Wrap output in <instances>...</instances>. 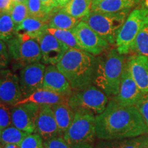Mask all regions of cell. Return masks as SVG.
Segmentation results:
<instances>
[{
  "instance_id": "cell-1",
  "label": "cell",
  "mask_w": 148,
  "mask_h": 148,
  "mask_svg": "<svg viewBox=\"0 0 148 148\" xmlns=\"http://www.w3.org/2000/svg\"><path fill=\"white\" fill-rule=\"evenodd\" d=\"M96 136L120 140L147 134L148 127L136 106H123L112 99L102 113L95 116Z\"/></svg>"
},
{
  "instance_id": "cell-2",
  "label": "cell",
  "mask_w": 148,
  "mask_h": 148,
  "mask_svg": "<svg viewBox=\"0 0 148 148\" xmlns=\"http://www.w3.org/2000/svg\"><path fill=\"white\" fill-rule=\"evenodd\" d=\"M97 60L87 51L69 49L56 66L69 81L72 90H80L93 83Z\"/></svg>"
},
{
  "instance_id": "cell-3",
  "label": "cell",
  "mask_w": 148,
  "mask_h": 148,
  "mask_svg": "<svg viewBox=\"0 0 148 148\" xmlns=\"http://www.w3.org/2000/svg\"><path fill=\"white\" fill-rule=\"evenodd\" d=\"M93 83L108 97L117 95L125 63L124 56L116 49H111L97 58Z\"/></svg>"
},
{
  "instance_id": "cell-4",
  "label": "cell",
  "mask_w": 148,
  "mask_h": 148,
  "mask_svg": "<svg viewBox=\"0 0 148 148\" xmlns=\"http://www.w3.org/2000/svg\"><path fill=\"white\" fill-rule=\"evenodd\" d=\"M128 10L114 13H102L90 11L81 19L109 44L116 42L120 29L129 14Z\"/></svg>"
},
{
  "instance_id": "cell-5",
  "label": "cell",
  "mask_w": 148,
  "mask_h": 148,
  "mask_svg": "<svg viewBox=\"0 0 148 148\" xmlns=\"http://www.w3.org/2000/svg\"><path fill=\"white\" fill-rule=\"evenodd\" d=\"M9 56L16 67L39 62L42 55L36 39L25 34H17L6 42Z\"/></svg>"
},
{
  "instance_id": "cell-6",
  "label": "cell",
  "mask_w": 148,
  "mask_h": 148,
  "mask_svg": "<svg viewBox=\"0 0 148 148\" xmlns=\"http://www.w3.org/2000/svg\"><path fill=\"white\" fill-rule=\"evenodd\" d=\"M148 22V9L142 6L135 8L127 16L116 37L115 45L120 54L130 52L133 42Z\"/></svg>"
},
{
  "instance_id": "cell-7",
  "label": "cell",
  "mask_w": 148,
  "mask_h": 148,
  "mask_svg": "<svg viewBox=\"0 0 148 148\" xmlns=\"http://www.w3.org/2000/svg\"><path fill=\"white\" fill-rule=\"evenodd\" d=\"M95 116L87 110H78L63 138L71 146L91 143L96 136Z\"/></svg>"
},
{
  "instance_id": "cell-8",
  "label": "cell",
  "mask_w": 148,
  "mask_h": 148,
  "mask_svg": "<svg viewBox=\"0 0 148 148\" xmlns=\"http://www.w3.org/2000/svg\"><path fill=\"white\" fill-rule=\"evenodd\" d=\"M68 104L74 112L87 110L98 115L106 109L108 97L102 90L91 84L82 89L73 90L68 99Z\"/></svg>"
},
{
  "instance_id": "cell-9",
  "label": "cell",
  "mask_w": 148,
  "mask_h": 148,
  "mask_svg": "<svg viewBox=\"0 0 148 148\" xmlns=\"http://www.w3.org/2000/svg\"><path fill=\"white\" fill-rule=\"evenodd\" d=\"M81 49L91 53L99 55L108 47V42L94 32L86 23L82 21L71 29Z\"/></svg>"
},
{
  "instance_id": "cell-10",
  "label": "cell",
  "mask_w": 148,
  "mask_h": 148,
  "mask_svg": "<svg viewBox=\"0 0 148 148\" xmlns=\"http://www.w3.org/2000/svg\"><path fill=\"white\" fill-rule=\"evenodd\" d=\"M41 52V60L44 64L56 65L69 49L63 42L57 39L47 30L36 38Z\"/></svg>"
},
{
  "instance_id": "cell-11",
  "label": "cell",
  "mask_w": 148,
  "mask_h": 148,
  "mask_svg": "<svg viewBox=\"0 0 148 148\" xmlns=\"http://www.w3.org/2000/svg\"><path fill=\"white\" fill-rule=\"evenodd\" d=\"M39 108V105L34 103H25L12 106L11 108L12 125L28 134L34 132Z\"/></svg>"
},
{
  "instance_id": "cell-12",
  "label": "cell",
  "mask_w": 148,
  "mask_h": 148,
  "mask_svg": "<svg viewBox=\"0 0 148 148\" xmlns=\"http://www.w3.org/2000/svg\"><path fill=\"white\" fill-rule=\"evenodd\" d=\"M45 66L40 62H35L22 68L20 72L19 84L23 98L42 88Z\"/></svg>"
},
{
  "instance_id": "cell-13",
  "label": "cell",
  "mask_w": 148,
  "mask_h": 148,
  "mask_svg": "<svg viewBox=\"0 0 148 148\" xmlns=\"http://www.w3.org/2000/svg\"><path fill=\"white\" fill-rule=\"evenodd\" d=\"M22 99L18 77L10 70L0 71V102L14 106Z\"/></svg>"
},
{
  "instance_id": "cell-14",
  "label": "cell",
  "mask_w": 148,
  "mask_h": 148,
  "mask_svg": "<svg viewBox=\"0 0 148 148\" xmlns=\"http://www.w3.org/2000/svg\"><path fill=\"white\" fill-rule=\"evenodd\" d=\"M143 94L131 76L127 62H125L119 92L113 99L123 106H136Z\"/></svg>"
},
{
  "instance_id": "cell-15",
  "label": "cell",
  "mask_w": 148,
  "mask_h": 148,
  "mask_svg": "<svg viewBox=\"0 0 148 148\" xmlns=\"http://www.w3.org/2000/svg\"><path fill=\"white\" fill-rule=\"evenodd\" d=\"M42 88L67 97L73 92L67 79L56 66L51 64L45 67Z\"/></svg>"
},
{
  "instance_id": "cell-16",
  "label": "cell",
  "mask_w": 148,
  "mask_h": 148,
  "mask_svg": "<svg viewBox=\"0 0 148 148\" xmlns=\"http://www.w3.org/2000/svg\"><path fill=\"white\" fill-rule=\"evenodd\" d=\"M34 132L40 135L43 140L59 136L58 126L51 106L47 105L40 106Z\"/></svg>"
},
{
  "instance_id": "cell-17",
  "label": "cell",
  "mask_w": 148,
  "mask_h": 148,
  "mask_svg": "<svg viewBox=\"0 0 148 148\" xmlns=\"http://www.w3.org/2000/svg\"><path fill=\"white\" fill-rule=\"evenodd\" d=\"M127 67L135 83L143 93L148 92V57L134 55L127 61Z\"/></svg>"
},
{
  "instance_id": "cell-18",
  "label": "cell",
  "mask_w": 148,
  "mask_h": 148,
  "mask_svg": "<svg viewBox=\"0 0 148 148\" xmlns=\"http://www.w3.org/2000/svg\"><path fill=\"white\" fill-rule=\"evenodd\" d=\"M69 97L67 96L60 95L44 88H40L36 90L28 97L23 98L16 103V105L25 103H34L39 106L47 105V106H53L58 103L67 101Z\"/></svg>"
},
{
  "instance_id": "cell-19",
  "label": "cell",
  "mask_w": 148,
  "mask_h": 148,
  "mask_svg": "<svg viewBox=\"0 0 148 148\" xmlns=\"http://www.w3.org/2000/svg\"><path fill=\"white\" fill-rule=\"evenodd\" d=\"M136 3L133 0H92L90 11L114 13L128 9L130 10Z\"/></svg>"
},
{
  "instance_id": "cell-20",
  "label": "cell",
  "mask_w": 148,
  "mask_h": 148,
  "mask_svg": "<svg viewBox=\"0 0 148 148\" xmlns=\"http://www.w3.org/2000/svg\"><path fill=\"white\" fill-rule=\"evenodd\" d=\"M79 21V19L72 17L63 8H56L49 14L47 23L49 28L71 30Z\"/></svg>"
},
{
  "instance_id": "cell-21",
  "label": "cell",
  "mask_w": 148,
  "mask_h": 148,
  "mask_svg": "<svg viewBox=\"0 0 148 148\" xmlns=\"http://www.w3.org/2000/svg\"><path fill=\"white\" fill-rule=\"evenodd\" d=\"M58 126L59 136L63 137L73 121L75 112L68 104V101L51 106Z\"/></svg>"
},
{
  "instance_id": "cell-22",
  "label": "cell",
  "mask_w": 148,
  "mask_h": 148,
  "mask_svg": "<svg viewBox=\"0 0 148 148\" xmlns=\"http://www.w3.org/2000/svg\"><path fill=\"white\" fill-rule=\"evenodd\" d=\"M97 148H148V136L144 134L124 139L106 140L101 142Z\"/></svg>"
},
{
  "instance_id": "cell-23",
  "label": "cell",
  "mask_w": 148,
  "mask_h": 148,
  "mask_svg": "<svg viewBox=\"0 0 148 148\" xmlns=\"http://www.w3.org/2000/svg\"><path fill=\"white\" fill-rule=\"evenodd\" d=\"M47 21L28 16L16 26V34H25L36 39L42 32L47 30Z\"/></svg>"
},
{
  "instance_id": "cell-24",
  "label": "cell",
  "mask_w": 148,
  "mask_h": 148,
  "mask_svg": "<svg viewBox=\"0 0 148 148\" xmlns=\"http://www.w3.org/2000/svg\"><path fill=\"white\" fill-rule=\"evenodd\" d=\"M92 0H69L64 5V10L72 17L82 19L90 12Z\"/></svg>"
},
{
  "instance_id": "cell-25",
  "label": "cell",
  "mask_w": 148,
  "mask_h": 148,
  "mask_svg": "<svg viewBox=\"0 0 148 148\" xmlns=\"http://www.w3.org/2000/svg\"><path fill=\"white\" fill-rule=\"evenodd\" d=\"M16 25L9 13H0V40L7 42L16 35Z\"/></svg>"
},
{
  "instance_id": "cell-26",
  "label": "cell",
  "mask_w": 148,
  "mask_h": 148,
  "mask_svg": "<svg viewBox=\"0 0 148 148\" xmlns=\"http://www.w3.org/2000/svg\"><path fill=\"white\" fill-rule=\"evenodd\" d=\"M28 134H29L16 128V127L10 126L2 130L0 142L4 145L8 144L19 145L22 140Z\"/></svg>"
},
{
  "instance_id": "cell-27",
  "label": "cell",
  "mask_w": 148,
  "mask_h": 148,
  "mask_svg": "<svg viewBox=\"0 0 148 148\" xmlns=\"http://www.w3.org/2000/svg\"><path fill=\"white\" fill-rule=\"evenodd\" d=\"M130 51L148 57V22L144 25L133 42Z\"/></svg>"
},
{
  "instance_id": "cell-28",
  "label": "cell",
  "mask_w": 148,
  "mask_h": 148,
  "mask_svg": "<svg viewBox=\"0 0 148 148\" xmlns=\"http://www.w3.org/2000/svg\"><path fill=\"white\" fill-rule=\"evenodd\" d=\"M47 31L49 33H50L51 34H52L53 36H54L57 39H58L60 41L65 44L69 47V49H81L71 30L53 29L47 27Z\"/></svg>"
},
{
  "instance_id": "cell-29",
  "label": "cell",
  "mask_w": 148,
  "mask_h": 148,
  "mask_svg": "<svg viewBox=\"0 0 148 148\" xmlns=\"http://www.w3.org/2000/svg\"><path fill=\"white\" fill-rule=\"evenodd\" d=\"M26 6L29 16L47 21L51 12L42 5L40 0H27Z\"/></svg>"
},
{
  "instance_id": "cell-30",
  "label": "cell",
  "mask_w": 148,
  "mask_h": 148,
  "mask_svg": "<svg viewBox=\"0 0 148 148\" xmlns=\"http://www.w3.org/2000/svg\"><path fill=\"white\" fill-rule=\"evenodd\" d=\"M12 21L17 26L28 16V11L25 3L14 2L12 9L9 12Z\"/></svg>"
},
{
  "instance_id": "cell-31",
  "label": "cell",
  "mask_w": 148,
  "mask_h": 148,
  "mask_svg": "<svg viewBox=\"0 0 148 148\" xmlns=\"http://www.w3.org/2000/svg\"><path fill=\"white\" fill-rule=\"evenodd\" d=\"M20 148H44L43 139L38 134H29L22 140Z\"/></svg>"
},
{
  "instance_id": "cell-32",
  "label": "cell",
  "mask_w": 148,
  "mask_h": 148,
  "mask_svg": "<svg viewBox=\"0 0 148 148\" xmlns=\"http://www.w3.org/2000/svg\"><path fill=\"white\" fill-rule=\"evenodd\" d=\"M11 109L8 105L0 102V128H6L12 125Z\"/></svg>"
},
{
  "instance_id": "cell-33",
  "label": "cell",
  "mask_w": 148,
  "mask_h": 148,
  "mask_svg": "<svg viewBox=\"0 0 148 148\" xmlns=\"http://www.w3.org/2000/svg\"><path fill=\"white\" fill-rule=\"evenodd\" d=\"M44 148H71L62 136H58L43 141Z\"/></svg>"
},
{
  "instance_id": "cell-34",
  "label": "cell",
  "mask_w": 148,
  "mask_h": 148,
  "mask_svg": "<svg viewBox=\"0 0 148 148\" xmlns=\"http://www.w3.org/2000/svg\"><path fill=\"white\" fill-rule=\"evenodd\" d=\"M136 106L148 127V92L143 94Z\"/></svg>"
},
{
  "instance_id": "cell-35",
  "label": "cell",
  "mask_w": 148,
  "mask_h": 148,
  "mask_svg": "<svg viewBox=\"0 0 148 148\" xmlns=\"http://www.w3.org/2000/svg\"><path fill=\"white\" fill-rule=\"evenodd\" d=\"M9 54L6 44L0 40V69L6 67L9 62Z\"/></svg>"
},
{
  "instance_id": "cell-36",
  "label": "cell",
  "mask_w": 148,
  "mask_h": 148,
  "mask_svg": "<svg viewBox=\"0 0 148 148\" xmlns=\"http://www.w3.org/2000/svg\"><path fill=\"white\" fill-rule=\"evenodd\" d=\"M13 3V0H0V13H9Z\"/></svg>"
},
{
  "instance_id": "cell-37",
  "label": "cell",
  "mask_w": 148,
  "mask_h": 148,
  "mask_svg": "<svg viewBox=\"0 0 148 148\" xmlns=\"http://www.w3.org/2000/svg\"><path fill=\"white\" fill-rule=\"evenodd\" d=\"M42 3V5L47 9L49 12H51L53 9L56 8H58L56 3H55V1L53 0H40Z\"/></svg>"
},
{
  "instance_id": "cell-38",
  "label": "cell",
  "mask_w": 148,
  "mask_h": 148,
  "mask_svg": "<svg viewBox=\"0 0 148 148\" xmlns=\"http://www.w3.org/2000/svg\"><path fill=\"white\" fill-rule=\"evenodd\" d=\"M71 148H93L91 143H81L71 146Z\"/></svg>"
},
{
  "instance_id": "cell-39",
  "label": "cell",
  "mask_w": 148,
  "mask_h": 148,
  "mask_svg": "<svg viewBox=\"0 0 148 148\" xmlns=\"http://www.w3.org/2000/svg\"><path fill=\"white\" fill-rule=\"evenodd\" d=\"M53 1L56 3L58 8H63L69 0H53Z\"/></svg>"
},
{
  "instance_id": "cell-40",
  "label": "cell",
  "mask_w": 148,
  "mask_h": 148,
  "mask_svg": "<svg viewBox=\"0 0 148 148\" xmlns=\"http://www.w3.org/2000/svg\"><path fill=\"white\" fill-rule=\"evenodd\" d=\"M3 148H20V146L17 145H13V144H8V145H5Z\"/></svg>"
},
{
  "instance_id": "cell-41",
  "label": "cell",
  "mask_w": 148,
  "mask_h": 148,
  "mask_svg": "<svg viewBox=\"0 0 148 148\" xmlns=\"http://www.w3.org/2000/svg\"><path fill=\"white\" fill-rule=\"evenodd\" d=\"M14 2H16V3H25L26 4L27 0H13Z\"/></svg>"
},
{
  "instance_id": "cell-42",
  "label": "cell",
  "mask_w": 148,
  "mask_h": 148,
  "mask_svg": "<svg viewBox=\"0 0 148 148\" xmlns=\"http://www.w3.org/2000/svg\"><path fill=\"white\" fill-rule=\"evenodd\" d=\"M142 1H143V6L145 7V8H147L148 9V0H142Z\"/></svg>"
},
{
  "instance_id": "cell-43",
  "label": "cell",
  "mask_w": 148,
  "mask_h": 148,
  "mask_svg": "<svg viewBox=\"0 0 148 148\" xmlns=\"http://www.w3.org/2000/svg\"><path fill=\"white\" fill-rule=\"evenodd\" d=\"M1 132H2V130L0 128V140H1Z\"/></svg>"
},
{
  "instance_id": "cell-44",
  "label": "cell",
  "mask_w": 148,
  "mask_h": 148,
  "mask_svg": "<svg viewBox=\"0 0 148 148\" xmlns=\"http://www.w3.org/2000/svg\"><path fill=\"white\" fill-rule=\"evenodd\" d=\"M133 1H136V3H138V2H139V1H140V0H133Z\"/></svg>"
}]
</instances>
